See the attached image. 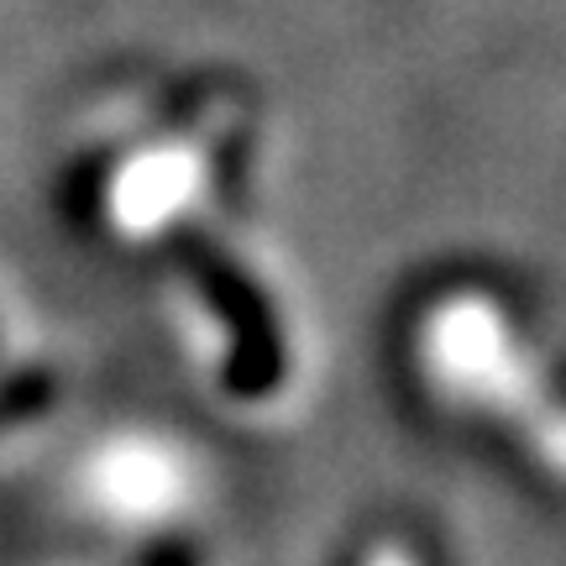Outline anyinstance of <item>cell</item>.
<instances>
[{
	"label": "cell",
	"instance_id": "6da1fadb",
	"mask_svg": "<svg viewBox=\"0 0 566 566\" xmlns=\"http://www.w3.org/2000/svg\"><path fill=\"white\" fill-rule=\"evenodd\" d=\"M200 289L205 300L221 310V321L231 325V363H226L231 388L237 394H268L283 373V346L279 331H273V315L258 300V289L221 258L200 263Z\"/></svg>",
	"mask_w": 566,
	"mask_h": 566
},
{
	"label": "cell",
	"instance_id": "7a4b0ae2",
	"mask_svg": "<svg viewBox=\"0 0 566 566\" xmlns=\"http://www.w3.org/2000/svg\"><path fill=\"white\" fill-rule=\"evenodd\" d=\"M105 509L126 525H153L174 520L189 499V478L174 451H147V446H122L101 478Z\"/></svg>",
	"mask_w": 566,
	"mask_h": 566
},
{
	"label": "cell",
	"instance_id": "3957f363",
	"mask_svg": "<svg viewBox=\"0 0 566 566\" xmlns=\"http://www.w3.org/2000/svg\"><path fill=\"white\" fill-rule=\"evenodd\" d=\"M357 566H424V556L405 541H373V546L357 556Z\"/></svg>",
	"mask_w": 566,
	"mask_h": 566
},
{
	"label": "cell",
	"instance_id": "277c9868",
	"mask_svg": "<svg viewBox=\"0 0 566 566\" xmlns=\"http://www.w3.org/2000/svg\"><path fill=\"white\" fill-rule=\"evenodd\" d=\"M168 566H189V562H179V556H174V562H168Z\"/></svg>",
	"mask_w": 566,
	"mask_h": 566
}]
</instances>
